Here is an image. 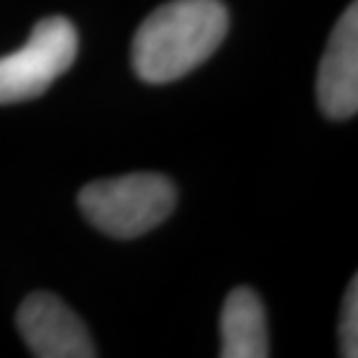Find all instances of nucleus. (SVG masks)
<instances>
[{
    "mask_svg": "<svg viewBox=\"0 0 358 358\" xmlns=\"http://www.w3.org/2000/svg\"><path fill=\"white\" fill-rule=\"evenodd\" d=\"M228 33L221 0H170L142 21L133 38V68L142 82L170 84L217 52Z\"/></svg>",
    "mask_w": 358,
    "mask_h": 358,
    "instance_id": "nucleus-1",
    "label": "nucleus"
},
{
    "mask_svg": "<svg viewBox=\"0 0 358 358\" xmlns=\"http://www.w3.org/2000/svg\"><path fill=\"white\" fill-rule=\"evenodd\" d=\"M175 205V184L154 173L98 179L80 191V207L89 224L119 240L149 233L173 214Z\"/></svg>",
    "mask_w": 358,
    "mask_h": 358,
    "instance_id": "nucleus-2",
    "label": "nucleus"
},
{
    "mask_svg": "<svg viewBox=\"0 0 358 358\" xmlns=\"http://www.w3.org/2000/svg\"><path fill=\"white\" fill-rule=\"evenodd\" d=\"M77 31L66 17H47L19 52L0 59V105L42 96L77 56Z\"/></svg>",
    "mask_w": 358,
    "mask_h": 358,
    "instance_id": "nucleus-3",
    "label": "nucleus"
},
{
    "mask_svg": "<svg viewBox=\"0 0 358 358\" xmlns=\"http://www.w3.org/2000/svg\"><path fill=\"white\" fill-rule=\"evenodd\" d=\"M17 326L33 356L93 358L96 349L84 321L54 293H31L17 312Z\"/></svg>",
    "mask_w": 358,
    "mask_h": 358,
    "instance_id": "nucleus-4",
    "label": "nucleus"
},
{
    "mask_svg": "<svg viewBox=\"0 0 358 358\" xmlns=\"http://www.w3.org/2000/svg\"><path fill=\"white\" fill-rule=\"evenodd\" d=\"M321 112L345 121L358 110V3H352L335 24L317 75Z\"/></svg>",
    "mask_w": 358,
    "mask_h": 358,
    "instance_id": "nucleus-5",
    "label": "nucleus"
},
{
    "mask_svg": "<svg viewBox=\"0 0 358 358\" xmlns=\"http://www.w3.org/2000/svg\"><path fill=\"white\" fill-rule=\"evenodd\" d=\"M221 356L266 358L270 356L268 321L259 293L240 286L228 293L221 312Z\"/></svg>",
    "mask_w": 358,
    "mask_h": 358,
    "instance_id": "nucleus-6",
    "label": "nucleus"
},
{
    "mask_svg": "<svg viewBox=\"0 0 358 358\" xmlns=\"http://www.w3.org/2000/svg\"><path fill=\"white\" fill-rule=\"evenodd\" d=\"M340 349L345 358L358 356V279L349 282L340 314Z\"/></svg>",
    "mask_w": 358,
    "mask_h": 358,
    "instance_id": "nucleus-7",
    "label": "nucleus"
}]
</instances>
